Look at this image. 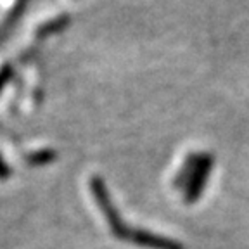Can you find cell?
<instances>
[{
    "instance_id": "obj_3",
    "label": "cell",
    "mask_w": 249,
    "mask_h": 249,
    "mask_svg": "<svg viewBox=\"0 0 249 249\" xmlns=\"http://www.w3.org/2000/svg\"><path fill=\"white\" fill-rule=\"evenodd\" d=\"M206 170H210V161L204 160L197 164V173H196L191 180V187H189V199H194L196 196H197V192L201 191L202 182H204L202 178H204V175H206Z\"/></svg>"
},
{
    "instance_id": "obj_2",
    "label": "cell",
    "mask_w": 249,
    "mask_h": 249,
    "mask_svg": "<svg viewBox=\"0 0 249 249\" xmlns=\"http://www.w3.org/2000/svg\"><path fill=\"white\" fill-rule=\"evenodd\" d=\"M133 242L140 246H145V248H152V249H180L175 242L166 241V239H161V237H156L152 233L147 232H133L130 235Z\"/></svg>"
},
{
    "instance_id": "obj_1",
    "label": "cell",
    "mask_w": 249,
    "mask_h": 249,
    "mask_svg": "<svg viewBox=\"0 0 249 249\" xmlns=\"http://www.w3.org/2000/svg\"><path fill=\"white\" fill-rule=\"evenodd\" d=\"M90 189H92V194H93V197H95V201L101 204L102 213H104L109 227H111V229L114 230V233H118V235L123 233V229H121V225H120V220H118V214H116V211L113 210V204L109 202L107 194H106V189H104V185H102L101 178H92Z\"/></svg>"
}]
</instances>
